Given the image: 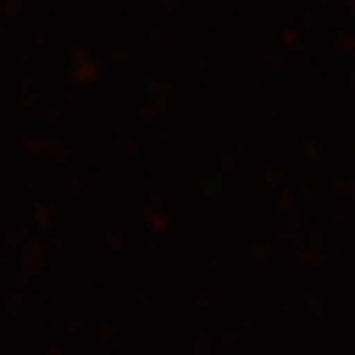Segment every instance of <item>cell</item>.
I'll return each instance as SVG.
<instances>
[]
</instances>
